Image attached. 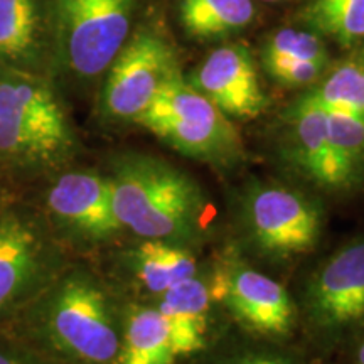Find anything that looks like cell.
Listing matches in <instances>:
<instances>
[{"instance_id": "obj_2", "label": "cell", "mask_w": 364, "mask_h": 364, "mask_svg": "<svg viewBox=\"0 0 364 364\" xmlns=\"http://www.w3.org/2000/svg\"><path fill=\"white\" fill-rule=\"evenodd\" d=\"M113 211L122 228L144 240L191 238L204 209L201 189L171 164L145 156H127L108 177Z\"/></svg>"}, {"instance_id": "obj_27", "label": "cell", "mask_w": 364, "mask_h": 364, "mask_svg": "<svg viewBox=\"0 0 364 364\" xmlns=\"http://www.w3.org/2000/svg\"><path fill=\"white\" fill-rule=\"evenodd\" d=\"M356 363L358 364H364V339H363V343L359 344V348H358V351H356Z\"/></svg>"}, {"instance_id": "obj_6", "label": "cell", "mask_w": 364, "mask_h": 364, "mask_svg": "<svg viewBox=\"0 0 364 364\" xmlns=\"http://www.w3.org/2000/svg\"><path fill=\"white\" fill-rule=\"evenodd\" d=\"M177 73L179 66L169 44L150 31H140L108 68L102 93L103 112L112 118L135 120Z\"/></svg>"}, {"instance_id": "obj_5", "label": "cell", "mask_w": 364, "mask_h": 364, "mask_svg": "<svg viewBox=\"0 0 364 364\" xmlns=\"http://www.w3.org/2000/svg\"><path fill=\"white\" fill-rule=\"evenodd\" d=\"M135 0H61L63 51L80 78L107 71L129 38Z\"/></svg>"}, {"instance_id": "obj_4", "label": "cell", "mask_w": 364, "mask_h": 364, "mask_svg": "<svg viewBox=\"0 0 364 364\" xmlns=\"http://www.w3.org/2000/svg\"><path fill=\"white\" fill-rule=\"evenodd\" d=\"M58 275V252L36 215L0 213V322L17 316Z\"/></svg>"}, {"instance_id": "obj_26", "label": "cell", "mask_w": 364, "mask_h": 364, "mask_svg": "<svg viewBox=\"0 0 364 364\" xmlns=\"http://www.w3.org/2000/svg\"><path fill=\"white\" fill-rule=\"evenodd\" d=\"M218 364H306L299 359L280 356V354H267V353H248L240 354V356L228 358Z\"/></svg>"}, {"instance_id": "obj_23", "label": "cell", "mask_w": 364, "mask_h": 364, "mask_svg": "<svg viewBox=\"0 0 364 364\" xmlns=\"http://www.w3.org/2000/svg\"><path fill=\"white\" fill-rule=\"evenodd\" d=\"M327 129L334 147L358 167L364 162V118L343 115V113H326Z\"/></svg>"}, {"instance_id": "obj_3", "label": "cell", "mask_w": 364, "mask_h": 364, "mask_svg": "<svg viewBox=\"0 0 364 364\" xmlns=\"http://www.w3.org/2000/svg\"><path fill=\"white\" fill-rule=\"evenodd\" d=\"M135 122L184 156L204 162L233 161L241 150L238 130L230 117L181 73L157 91Z\"/></svg>"}, {"instance_id": "obj_17", "label": "cell", "mask_w": 364, "mask_h": 364, "mask_svg": "<svg viewBox=\"0 0 364 364\" xmlns=\"http://www.w3.org/2000/svg\"><path fill=\"white\" fill-rule=\"evenodd\" d=\"M181 22L196 39H216L245 29L255 17L252 0H182Z\"/></svg>"}, {"instance_id": "obj_1", "label": "cell", "mask_w": 364, "mask_h": 364, "mask_svg": "<svg viewBox=\"0 0 364 364\" xmlns=\"http://www.w3.org/2000/svg\"><path fill=\"white\" fill-rule=\"evenodd\" d=\"M17 316L14 334L53 364H118L122 326L102 287L83 272L58 275Z\"/></svg>"}, {"instance_id": "obj_7", "label": "cell", "mask_w": 364, "mask_h": 364, "mask_svg": "<svg viewBox=\"0 0 364 364\" xmlns=\"http://www.w3.org/2000/svg\"><path fill=\"white\" fill-rule=\"evenodd\" d=\"M253 240L277 257L302 255L316 248L321 236V213L297 191L282 186H258L245 203Z\"/></svg>"}, {"instance_id": "obj_28", "label": "cell", "mask_w": 364, "mask_h": 364, "mask_svg": "<svg viewBox=\"0 0 364 364\" xmlns=\"http://www.w3.org/2000/svg\"><path fill=\"white\" fill-rule=\"evenodd\" d=\"M263 2H277V0H263Z\"/></svg>"}, {"instance_id": "obj_8", "label": "cell", "mask_w": 364, "mask_h": 364, "mask_svg": "<svg viewBox=\"0 0 364 364\" xmlns=\"http://www.w3.org/2000/svg\"><path fill=\"white\" fill-rule=\"evenodd\" d=\"M213 302H221L247 329L282 336L294 324V304L284 285L252 267L230 263L209 282Z\"/></svg>"}, {"instance_id": "obj_15", "label": "cell", "mask_w": 364, "mask_h": 364, "mask_svg": "<svg viewBox=\"0 0 364 364\" xmlns=\"http://www.w3.org/2000/svg\"><path fill=\"white\" fill-rule=\"evenodd\" d=\"M169 326L159 309L134 307L122 326L118 364H176Z\"/></svg>"}, {"instance_id": "obj_19", "label": "cell", "mask_w": 364, "mask_h": 364, "mask_svg": "<svg viewBox=\"0 0 364 364\" xmlns=\"http://www.w3.org/2000/svg\"><path fill=\"white\" fill-rule=\"evenodd\" d=\"M39 44V12L36 0H0V59L26 65Z\"/></svg>"}, {"instance_id": "obj_14", "label": "cell", "mask_w": 364, "mask_h": 364, "mask_svg": "<svg viewBox=\"0 0 364 364\" xmlns=\"http://www.w3.org/2000/svg\"><path fill=\"white\" fill-rule=\"evenodd\" d=\"M73 136L41 127L0 122V162L22 171L46 169L70 156Z\"/></svg>"}, {"instance_id": "obj_13", "label": "cell", "mask_w": 364, "mask_h": 364, "mask_svg": "<svg viewBox=\"0 0 364 364\" xmlns=\"http://www.w3.org/2000/svg\"><path fill=\"white\" fill-rule=\"evenodd\" d=\"M0 122L34 125L73 136L65 112L49 85L19 70L0 76Z\"/></svg>"}, {"instance_id": "obj_11", "label": "cell", "mask_w": 364, "mask_h": 364, "mask_svg": "<svg viewBox=\"0 0 364 364\" xmlns=\"http://www.w3.org/2000/svg\"><path fill=\"white\" fill-rule=\"evenodd\" d=\"M311 304L326 327H343L364 316V240L346 245L322 265L311 285Z\"/></svg>"}, {"instance_id": "obj_22", "label": "cell", "mask_w": 364, "mask_h": 364, "mask_svg": "<svg viewBox=\"0 0 364 364\" xmlns=\"http://www.w3.org/2000/svg\"><path fill=\"white\" fill-rule=\"evenodd\" d=\"M270 59H311V61H327L326 46L316 34L304 31L284 29L273 34L263 49V61Z\"/></svg>"}, {"instance_id": "obj_18", "label": "cell", "mask_w": 364, "mask_h": 364, "mask_svg": "<svg viewBox=\"0 0 364 364\" xmlns=\"http://www.w3.org/2000/svg\"><path fill=\"white\" fill-rule=\"evenodd\" d=\"M295 105L318 108L324 113L364 118V66L358 63H344L321 85L299 98Z\"/></svg>"}, {"instance_id": "obj_25", "label": "cell", "mask_w": 364, "mask_h": 364, "mask_svg": "<svg viewBox=\"0 0 364 364\" xmlns=\"http://www.w3.org/2000/svg\"><path fill=\"white\" fill-rule=\"evenodd\" d=\"M0 364H53L14 332L0 331Z\"/></svg>"}, {"instance_id": "obj_9", "label": "cell", "mask_w": 364, "mask_h": 364, "mask_svg": "<svg viewBox=\"0 0 364 364\" xmlns=\"http://www.w3.org/2000/svg\"><path fill=\"white\" fill-rule=\"evenodd\" d=\"M188 81L226 117L252 120L265 110L267 98L253 56L241 44L215 49Z\"/></svg>"}, {"instance_id": "obj_24", "label": "cell", "mask_w": 364, "mask_h": 364, "mask_svg": "<svg viewBox=\"0 0 364 364\" xmlns=\"http://www.w3.org/2000/svg\"><path fill=\"white\" fill-rule=\"evenodd\" d=\"M268 75L284 86H304L316 81L326 70L327 61H311V59H270L263 61Z\"/></svg>"}, {"instance_id": "obj_12", "label": "cell", "mask_w": 364, "mask_h": 364, "mask_svg": "<svg viewBox=\"0 0 364 364\" xmlns=\"http://www.w3.org/2000/svg\"><path fill=\"white\" fill-rule=\"evenodd\" d=\"M289 118L294 127L295 161L314 182L324 188H346L358 179V167L332 144L324 112L294 105Z\"/></svg>"}, {"instance_id": "obj_20", "label": "cell", "mask_w": 364, "mask_h": 364, "mask_svg": "<svg viewBox=\"0 0 364 364\" xmlns=\"http://www.w3.org/2000/svg\"><path fill=\"white\" fill-rule=\"evenodd\" d=\"M302 16L309 26L343 46L364 38V0H312Z\"/></svg>"}, {"instance_id": "obj_16", "label": "cell", "mask_w": 364, "mask_h": 364, "mask_svg": "<svg viewBox=\"0 0 364 364\" xmlns=\"http://www.w3.org/2000/svg\"><path fill=\"white\" fill-rule=\"evenodd\" d=\"M134 267L145 289L157 295L198 273L188 250L161 240H145L134 253Z\"/></svg>"}, {"instance_id": "obj_10", "label": "cell", "mask_w": 364, "mask_h": 364, "mask_svg": "<svg viewBox=\"0 0 364 364\" xmlns=\"http://www.w3.org/2000/svg\"><path fill=\"white\" fill-rule=\"evenodd\" d=\"M46 203L59 225L86 240H108L122 230L113 211L110 179L98 172H65L49 188Z\"/></svg>"}, {"instance_id": "obj_21", "label": "cell", "mask_w": 364, "mask_h": 364, "mask_svg": "<svg viewBox=\"0 0 364 364\" xmlns=\"http://www.w3.org/2000/svg\"><path fill=\"white\" fill-rule=\"evenodd\" d=\"M211 290L209 284L194 277L179 282L162 294L159 312L166 317H179L198 324L208 326V312L211 307Z\"/></svg>"}]
</instances>
